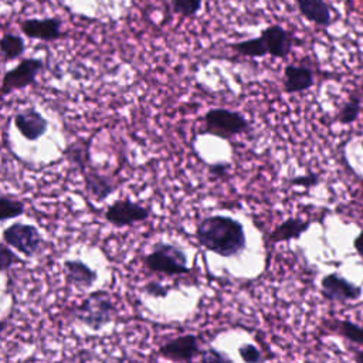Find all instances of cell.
Masks as SVG:
<instances>
[{
	"instance_id": "3957f363",
	"label": "cell",
	"mask_w": 363,
	"mask_h": 363,
	"mask_svg": "<svg viewBox=\"0 0 363 363\" xmlns=\"http://www.w3.org/2000/svg\"><path fill=\"white\" fill-rule=\"evenodd\" d=\"M145 267L152 272H160L167 277L186 275L190 272L187 267V255L182 247L169 242H157L152 251L143 257Z\"/></svg>"
},
{
	"instance_id": "484cf974",
	"label": "cell",
	"mask_w": 363,
	"mask_h": 363,
	"mask_svg": "<svg viewBox=\"0 0 363 363\" xmlns=\"http://www.w3.org/2000/svg\"><path fill=\"white\" fill-rule=\"evenodd\" d=\"M319 174L318 173H313V172H309L306 174H302V176H298V177H294L291 180V184L292 186H301V187H305V189H311L313 186H318L319 184Z\"/></svg>"
},
{
	"instance_id": "4316f807",
	"label": "cell",
	"mask_w": 363,
	"mask_h": 363,
	"mask_svg": "<svg viewBox=\"0 0 363 363\" xmlns=\"http://www.w3.org/2000/svg\"><path fill=\"white\" fill-rule=\"evenodd\" d=\"M203 363H213V362H230L231 359L225 356L224 353L216 350L214 347H208L206 350H201V354L199 357Z\"/></svg>"
},
{
	"instance_id": "5bb4252c",
	"label": "cell",
	"mask_w": 363,
	"mask_h": 363,
	"mask_svg": "<svg viewBox=\"0 0 363 363\" xmlns=\"http://www.w3.org/2000/svg\"><path fill=\"white\" fill-rule=\"evenodd\" d=\"M62 269L65 281L77 289H88L98 279L96 271L89 268L81 259H65L62 264Z\"/></svg>"
},
{
	"instance_id": "ba28073f",
	"label": "cell",
	"mask_w": 363,
	"mask_h": 363,
	"mask_svg": "<svg viewBox=\"0 0 363 363\" xmlns=\"http://www.w3.org/2000/svg\"><path fill=\"white\" fill-rule=\"evenodd\" d=\"M157 353L172 362H193L201 354L200 337L193 333L173 337L160 345Z\"/></svg>"
},
{
	"instance_id": "4dcf8cb0",
	"label": "cell",
	"mask_w": 363,
	"mask_h": 363,
	"mask_svg": "<svg viewBox=\"0 0 363 363\" xmlns=\"http://www.w3.org/2000/svg\"><path fill=\"white\" fill-rule=\"evenodd\" d=\"M354 360H356L357 363H363V349H362L360 352H357V353H356Z\"/></svg>"
},
{
	"instance_id": "7a4b0ae2",
	"label": "cell",
	"mask_w": 363,
	"mask_h": 363,
	"mask_svg": "<svg viewBox=\"0 0 363 363\" xmlns=\"http://www.w3.org/2000/svg\"><path fill=\"white\" fill-rule=\"evenodd\" d=\"M72 316L91 330H101L116 316V306L106 291H94L74 308Z\"/></svg>"
},
{
	"instance_id": "8992f818",
	"label": "cell",
	"mask_w": 363,
	"mask_h": 363,
	"mask_svg": "<svg viewBox=\"0 0 363 363\" xmlns=\"http://www.w3.org/2000/svg\"><path fill=\"white\" fill-rule=\"evenodd\" d=\"M44 68V61L40 58H26L21 60L14 68L4 72L1 84H0V94L10 95L14 91L27 88L37 81V75Z\"/></svg>"
},
{
	"instance_id": "44dd1931",
	"label": "cell",
	"mask_w": 363,
	"mask_h": 363,
	"mask_svg": "<svg viewBox=\"0 0 363 363\" xmlns=\"http://www.w3.org/2000/svg\"><path fill=\"white\" fill-rule=\"evenodd\" d=\"M360 98L359 96H350L340 108L339 113H337V121L342 123V125H349V123H353L359 113H360Z\"/></svg>"
},
{
	"instance_id": "836d02e7",
	"label": "cell",
	"mask_w": 363,
	"mask_h": 363,
	"mask_svg": "<svg viewBox=\"0 0 363 363\" xmlns=\"http://www.w3.org/2000/svg\"><path fill=\"white\" fill-rule=\"evenodd\" d=\"M362 147H363V140H362Z\"/></svg>"
},
{
	"instance_id": "4fadbf2b",
	"label": "cell",
	"mask_w": 363,
	"mask_h": 363,
	"mask_svg": "<svg viewBox=\"0 0 363 363\" xmlns=\"http://www.w3.org/2000/svg\"><path fill=\"white\" fill-rule=\"evenodd\" d=\"M261 37L265 41L268 54L275 58H284L292 50V45H294L292 35L278 24H272L267 27L261 33Z\"/></svg>"
},
{
	"instance_id": "7c38bea8",
	"label": "cell",
	"mask_w": 363,
	"mask_h": 363,
	"mask_svg": "<svg viewBox=\"0 0 363 363\" xmlns=\"http://www.w3.org/2000/svg\"><path fill=\"white\" fill-rule=\"evenodd\" d=\"M82 172H84L85 191L95 201L105 200L118 187L115 180L108 174H102L94 169H86V167H84Z\"/></svg>"
},
{
	"instance_id": "1f68e13d",
	"label": "cell",
	"mask_w": 363,
	"mask_h": 363,
	"mask_svg": "<svg viewBox=\"0 0 363 363\" xmlns=\"http://www.w3.org/2000/svg\"><path fill=\"white\" fill-rule=\"evenodd\" d=\"M6 328H7V320L1 319V320H0V335L6 330Z\"/></svg>"
},
{
	"instance_id": "7402d4cb",
	"label": "cell",
	"mask_w": 363,
	"mask_h": 363,
	"mask_svg": "<svg viewBox=\"0 0 363 363\" xmlns=\"http://www.w3.org/2000/svg\"><path fill=\"white\" fill-rule=\"evenodd\" d=\"M337 332L347 340L363 346V326L352 320H340L337 323Z\"/></svg>"
},
{
	"instance_id": "ac0fdd59",
	"label": "cell",
	"mask_w": 363,
	"mask_h": 363,
	"mask_svg": "<svg viewBox=\"0 0 363 363\" xmlns=\"http://www.w3.org/2000/svg\"><path fill=\"white\" fill-rule=\"evenodd\" d=\"M26 50V43L24 40L13 33H6L1 38H0V52L1 55L10 61V60H16L18 57L23 55Z\"/></svg>"
},
{
	"instance_id": "d6986e66",
	"label": "cell",
	"mask_w": 363,
	"mask_h": 363,
	"mask_svg": "<svg viewBox=\"0 0 363 363\" xmlns=\"http://www.w3.org/2000/svg\"><path fill=\"white\" fill-rule=\"evenodd\" d=\"M231 48L241 54V55H245V57H265L268 54V50H267V45H265V41L264 38L259 35V37H255V38H250V40H245V41H240V43H235L231 45Z\"/></svg>"
},
{
	"instance_id": "52a82bcc",
	"label": "cell",
	"mask_w": 363,
	"mask_h": 363,
	"mask_svg": "<svg viewBox=\"0 0 363 363\" xmlns=\"http://www.w3.org/2000/svg\"><path fill=\"white\" fill-rule=\"evenodd\" d=\"M104 217L109 224L121 228L147 220L150 208L130 199H119L105 210Z\"/></svg>"
},
{
	"instance_id": "d6a6232c",
	"label": "cell",
	"mask_w": 363,
	"mask_h": 363,
	"mask_svg": "<svg viewBox=\"0 0 363 363\" xmlns=\"http://www.w3.org/2000/svg\"><path fill=\"white\" fill-rule=\"evenodd\" d=\"M362 199H363V191H362Z\"/></svg>"
},
{
	"instance_id": "8fae6325",
	"label": "cell",
	"mask_w": 363,
	"mask_h": 363,
	"mask_svg": "<svg viewBox=\"0 0 363 363\" xmlns=\"http://www.w3.org/2000/svg\"><path fill=\"white\" fill-rule=\"evenodd\" d=\"M61 26L62 23L57 17L27 18L20 23V30L28 38L51 43L62 37Z\"/></svg>"
},
{
	"instance_id": "cb8c5ba5",
	"label": "cell",
	"mask_w": 363,
	"mask_h": 363,
	"mask_svg": "<svg viewBox=\"0 0 363 363\" xmlns=\"http://www.w3.org/2000/svg\"><path fill=\"white\" fill-rule=\"evenodd\" d=\"M23 262L16 252H13L10 250V245L0 244V271H7L10 269L13 265Z\"/></svg>"
},
{
	"instance_id": "2e32d148",
	"label": "cell",
	"mask_w": 363,
	"mask_h": 363,
	"mask_svg": "<svg viewBox=\"0 0 363 363\" xmlns=\"http://www.w3.org/2000/svg\"><path fill=\"white\" fill-rule=\"evenodd\" d=\"M311 221L299 218V217H289L279 223L269 234V242L278 244V242H288L292 240L301 238L303 233L309 230Z\"/></svg>"
},
{
	"instance_id": "e0dca14e",
	"label": "cell",
	"mask_w": 363,
	"mask_h": 363,
	"mask_svg": "<svg viewBox=\"0 0 363 363\" xmlns=\"http://www.w3.org/2000/svg\"><path fill=\"white\" fill-rule=\"evenodd\" d=\"M299 11L305 18L320 27H328L332 23L329 6L323 0H295Z\"/></svg>"
},
{
	"instance_id": "5b68a950",
	"label": "cell",
	"mask_w": 363,
	"mask_h": 363,
	"mask_svg": "<svg viewBox=\"0 0 363 363\" xmlns=\"http://www.w3.org/2000/svg\"><path fill=\"white\" fill-rule=\"evenodd\" d=\"M1 237L7 245L28 258L37 255L43 245V235L33 224L14 223L3 230Z\"/></svg>"
},
{
	"instance_id": "603a6c76",
	"label": "cell",
	"mask_w": 363,
	"mask_h": 363,
	"mask_svg": "<svg viewBox=\"0 0 363 363\" xmlns=\"http://www.w3.org/2000/svg\"><path fill=\"white\" fill-rule=\"evenodd\" d=\"M172 9L183 17H191L200 11L201 0H172Z\"/></svg>"
},
{
	"instance_id": "d4e9b609",
	"label": "cell",
	"mask_w": 363,
	"mask_h": 363,
	"mask_svg": "<svg viewBox=\"0 0 363 363\" xmlns=\"http://www.w3.org/2000/svg\"><path fill=\"white\" fill-rule=\"evenodd\" d=\"M238 353H240V357L247 363H257L264 360L262 352L255 345H251V343H245L240 346Z\"/></svg>"
},
{
	"instance_id": "ffe728a7",
	"label": "cell",
	"mask_w": 363,
	"mask_h": 363,
	"mask_svg": "<svg viewBox=\"0 0 363 363\" xmlns=\"http://www.w3.org/2000/svg\"><path fill=\"white\" fill-rule=\"evenodd\" d=\"M26 211V204L21 200L1 196L0 197V221L16 218Z\"/></svg>"
},
{
	"instance_id": "9a60e30c",
	"label": "cell",
	"mask_w": 363,
	"mask_h": 363,
	"mask_svg": "<svg viewBox=\"0 0 363 363\" xmlns=\"http://www.w3.org/2000/svg\"><path fill=\"white\" fill-rule=\"evenodd\" d=\"M315 84L313 71L306 65L289 64L284 69V91L286 94L303 92Z\"/></svg>"
},
{
	"instance_id": "9c48e42d",
	"label": "cell",
	"mask_w": 363,
	"mask_h": 363,
	"mask_svg": "<svg viewBox=\"0 0 363 363\" xmlns=\"http://www.w3.org/2000/svg\"><path fill=\"white\" fill-rule=\"evenodd\" d=\"M320 292L325 299L332 302H346L357 301L362 296V286L347 281L339 274H328L322 278Z\"/></svg>"
},
{
	"instance_id": "30bf717a",
	"label": "cell",
	"mask_w": 363,
	"mask_h": 363,
	"mask_svg": "<svg viewBox=\"0 0 363 363\" xmlns=\"http://www.w3.org/2000/svg\"><path fill=\"white\" fill-rule=\"evenodd\" d=\"M14 126L30 142L38 140L48 129V121L35 108H24L14 113Z\"/></svg>"
},
{
	"instance_id": "f546056e",
	"label": "cell",
	"mask_w": 363,
	"mask_h": 363,
	"mask_svg": "<svg viewBox=\"0 0 363 363\" xmlns=\"http://www.w3.org/2000/svg\"><path fill=\"white\" fill-rule=\"evenodd\" d=\"M353 247L356 250V252L363 257V230L356 235V238L353 240Z\"/></svg>"
},
{
	"instance_id": "83f0119b",
	"label": "cell",
	"mask_w": 363,
	"mask_h": 363,
	"mask_svg": "<svg viewBox=\"0 0 363 363\" xmlns=\"http://www.w3.org/2000/svg\"><path fill=\"white\" fill-rule=\"evenodd\" d=\"M143 291L149 295V296H155V298H164L169 292V289L166 286H163L162 284L156 282V281H150L145 285Z\"/></svg>"
},
{
	"instance_id": "277c9868",
	"label": "cell",
	"mask_w": 363,
	"mask_h": 363,
	"mask_svg": "<svg viewBox=\"0 0 363 363\" xmlns=\"http://www.w3.org/2000/svg\"><path fill=\"white\" fill-rule=\"evenodd\" d=\"M204 126L206 133L230 139L235 135L247 132L250 129V122L241 112L227 108H213L204 115Z\"/></svg>"
},
{
	"instance_id": "f1b7e54d",
	"label": "cell",
	"mask_w": 363,
	"mask_h": 363,
	"mask_svg": "<svg viewBox=\"0 0 363 363\" xmlns=\"http://www.w3.org/2000/svg\"><path fill=\"white\" fill-rule=\"evenodd\" d=\"M230 169L228 163H214L210 166V173L216 177H224Z\"/></svg>"
},
{
	"instance_id": "6da1fadb",
	"label": "cell",
	"mask_w": 363,
	"mask_h": 363,
	"mask_svg": "<svg viewBox=\"0 0 363 363\" xmlns=\"http://www.w3.org/2000/svg\"><path fill=\"white\" fill-rule=\"evenodd\" d=\"M196 240L207 251L220 257H235L245 250L247 238L242 224L227 216L204 217L196 227Z\"/></svg>"
}]
</instances>
